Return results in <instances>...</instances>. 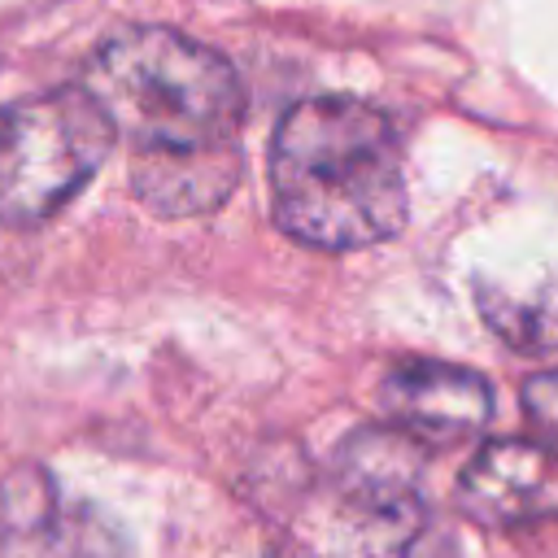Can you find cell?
<instances>
[{"label":"cell","instance_id":"obj_1","mask_svg":"<svg viewBox=\"0 0 558 558\" xmlns=\"http://www.w3.org/2000/svg\"><path fill=\"white\" fill-rule=\"evenodd\" d=\"M275 222L314 248H362L405 222L397 126L366 100L314 96L283 113L270 140Z\"/></svg>","mask_w":558,"mask_h":558},{"label":"cell","instance_id":"obj_2","mask_svg":"<svg viewBox=\"0 0 558 558\" xmlns=\"http://www.w3.org/2000/svg\"><path fill=\"white\" fill-rule=\"evenodd\" d=\"M113 131L140 153H205L240 144L244 87L231 61L166 26L109 35L83 74Z\"/></svg>","mask_w":558,"mask_h":558},{"label":"cell","instance_id":"obj_3","mask_svg":"<svg viewBox=\"0 0 558 558\" xmlns=\"http://www.w3.org/2000/svg\"><path fill=\"white\" fill-rule=\"evenodd\" d=\"M118 131L87 87H57L0 109V222L52 218L109 157Z\"/></svg>","mask_w":558,"mask_h":558},{"label":"cell","instance_id":"obj_4","mask_svg":"<svg viewBox=\"0 0 558 558\" xmlns=\"http://www.w3.org/2000/svg\"><path fill=\"white\" fill-rule=\"evenodd\" d=\"M458 506L480 527H519L558 514V453L541 440H488L458 480Z\"/></svg>","mask_w":558,"mask_h":558},{"label":"cell","instance_id":"obj_5","mask_svg":"<svg viewBox=\"0 0 558 558\" xmlns=\"http://www.w3.org/2000/svg\"><path fill=\"white\" fill-rule=\"evenodd\" d=\"M427 475V440L401 423H366L353 427L336 445L331 480L349 510L357 514H392L423 506Z\"/></svg>","mask_w":558,"mask_h":558},{"label":"cell","instance_id":"obj_6","mask_svg":"<svg viewBox=\"0 0 558 558\" xmlns=\"http://www.w3.org/2000/svg\"><path fill=\"white\" fill-rule=\"evenodd\" d=\"M384 410L392 423L432 440H458L488 423L493 392L484 375L449 362H401L384 379Z\"/></svg>","mask_w":558,"mask_h":558},{"label":"cell","instance_id":"obj_7","mask_svg":"<svg viewBox=\"0 0 558 558\" xmlns=\"http://www.w3.org/2000/svg\"><path fill=\"white\" fill-rule=\"evenodd\" d=\"M240 179V144L205 153H140L131 157L135 196L161 218H192L218 209Z\"/></svg>","mask_w":558,"mask_h":558},{"label":"cell","instance_id":"obj_8","mask_svg":"<svg viewBox=\"0 0 558 558\" xmlns=\"http://www.w3.org/2000/svg\"><path fill=\"white\" fill-rule=\"evenodd\" d=\"M344 558H458V541L449 527L432 523L423 506L392 514H357Z\"/></svg>","mask_w":558,"mask_h":558},{"label":"cell","instance_id":"obj_9","mask_svg":"<svg viewBox=\"0 0 558 558\" xmlns=\"http://www.w3.org/2000/svg\"><path fill=\"white\" fill-rule=\"evenodd\" d=\"M484 318L497 336H506L519 353L558 349V279L545 283L536 296H480Z\"/></svg>","mask_w":558,"mask_h":558},{"label":"cell","instance_id":"obj_10","mask_svg":"<svg viewBox=\"0 0 558 558\" xmlns=\"http://www.w3.org/2000/svg\"><path fill=\"white\" fill-rule=\"evenodd\" d=\"M523 414L536 440L558 453V371H541L523 384Z\"/></svg>","mask_w":558,"mask_h":558}]
</instances>
